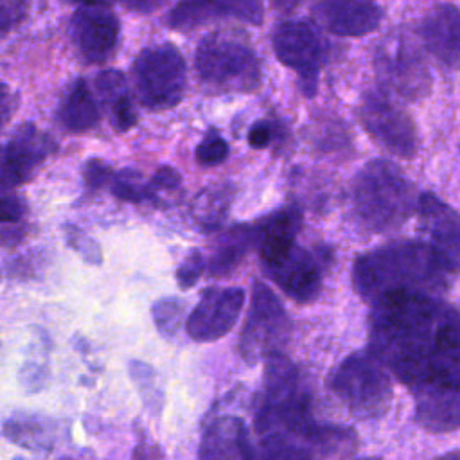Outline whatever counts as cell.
<instances>
[{
	"instance_id": "obj_39",
	"label": "cell",
	"mask_w": 460,
	"mask_h": 460,
	"mask_svg": "<svg viewBox=\"0 0 460 460\" xmlns=\"http://www.w3.org/2000/svg\"><path fill=\"white\" fill-rule=\"evenodd\" d=\"M23 235H25V228L22 225L9 223V226L0 228V244L13 248L23 239Z\"/></svg>"
},
{
	"instance_id": "obj_6",
	"label": "cell",
	"mask_w": 460,
	"mask_h": 460,
	"mask_svg": "<svg viewBox=\"0 0 460 460\" xmlns=\"http://www.w3.org/2000/svg\"><path fill=\"white\" fill-rule=\"evenodd\" d=\"M135 84L140 102L153 111L176 106L185 92L187 68L171 43L144 49L135 61Z\"/></svg>"
},
{
	"instance_id": "obj_24",
	"label": "cell",
	"mask_w": 460,
	"mask_h": 460,
	"mask_svg": "<svg viewBox=\"0 0 460 460\" xmlns=\"http://www.w3.org/2000/svg\"><path fill=\"white\" fill-rule=\"evenodd\" d=\"M59 119L68 131L81 133L92 129L99 120V106L84 79H77L70 84L61 108Z\"/></svg>"
},
{
	"instance_id": "obj_43",
	"label": "cell",
	"mask_w": 460,
	"mask_h": 460,
	"mask_svg": "<svg viewBox=\"0 0 460 460\" xmlns=\"http://www.w3.org/2000/svg\"><path fill=\"white\" fill-rule=\"evenodd\" d=\"M273 4L279 9H293L298 4V0H273Z\"/></svg>"
},
{
	"instance_id": "obj_11",
	"label": "cell",
	"mask_w": 460,
	"mask_h": 460,
	"mask_svg": "<svg viewBox=\"0 0 460 460\" xmlns=\"http://www.w3.org/2000/svg\"><path fill=\"white\" fill-rule=\"evenodd\" d=\"M244 305L241 288H208L185 320V331L194 341H214L237 322Z\"/></svg>"
},
{
	"instance_id": "obj_31",
	"label": "cell",
	"mask_w": 460,
	"mask_h": 460,
	"mask_svg": "<svg viewBox=\"0 0 460 460\" xmlns=\"http://www.w3.org/2000/svg\"><path fill=\"white\" fill-rule=\"evenodd\" d=\"M203 270H205V261H203L201 252L199 250H190L189 255L181 261V264L176 270L178 286L181 289L192 288L199 280Z\"/></svg>"
},
{
	"instance_id": "obj_19",
	"label": "cell",
	"mask_w": 460,
	"mask_h": 460,
	"mask_svg": "<svg viewBox=\"0 0 460 460\" xmlns=\"http://www.w3.org/2000/svg\"><path fill=\"white\" fill-rule=\"evenodd\" d=\"M417 422L431 433H447L460 428V390L424 388L415 392Z\"/></svg>"
},
{
	"instance_id": "obj_38",
	"label": "cell",
	"mask_w": 460,
	"mask_h": 460,
	"mask_svg": "<svg viewBox=\"0 0 460 460\" xmlns=\"http://www.w3.org/2000/svg\"><path fill=\"white\" fill-rule=\"evenodd\" d=\"M25 212L22 199L16 196H0V225L18 223Z\"/></svg>"
},
{
	"instance_id": "obj_17",
	"label": "cell",
	"mask_w": 460,
	"mask_h": 460,
	"mask_svg": "<svg viewBox=\"0 0 460 460\" xmlns=\"http://www.w3.org/2000/svg\"><path fill=\"white\" fill-rule=\"evenodd\" d=\"M426 50L447 70H460V11L451 4L435 5L420 22Z\"/></svg>"
},
{
	"instance_id": "obj_13",
	"label": "cell",
	"mask_w": 460,
	"mask_h": 460,
	"mask_svg": "<svg viewBox=\"0 0 460 460\" xmlns=\"http://www.w3.org/2000/svg\"><path fill=\"white\" fill-rule=\"evenodd\" d=\"M417 208L426 243L451 271L460 270V214L431 192L419 196Z\"/></svg>"
},
{
	"instance_id": "obj_20",
	"label": "cell",
	"mask_w": 460,
	"mask_h": 460,
	"mask_svg": "<svg viewBox=\"0 0 460 460\" xmlns=\"http://www.w3.org/2000/svg\"><path fill=\"white\" fill-rule=\"evenodd\" d=\"M248 442V429L241 419L221 417L205 428L198 460H243Z\"/></svg>"
},
{
	"instance_id": "obj_34",
	"label": "cell",
	"mask_w": 460,
	"mask_h": 460,
	"mask_svg": "<svg viewBox=\"0 0 460 460\" xmlns=\"http://www.w3.org/2000/svg\"><path fill=\"white\" fill-rule=\"evenodd\" d=\"M83 176H84V185L92 190L95 189H101L110 178H111V169L108 164H104L102 160H97V158H92L84 164V171H83Z\"/></svg>"
},
{
	"instance_id": "obj_33",
	"label": "cell",
	"mask_w": 460,
	"mask_h": 460,
	"mask_svg": "<svg viewBox=\"0 0 460 460\" xmlns=\"http://www.w3.org/2000/svg\"><path fill=\"white\" fill-rule=\"evenodd\" d=\"M180 183H181V178H180L178 171L172 169V167H169V165L160 167V169L153 174V178L147 181L153 199H156V194L162 192V190H176V189L180 187Z\"/></svg>"
},
{
	"instance_id": "obj_15",
	"label": "cell",
	"mask_w": 460,
	"mask_h": 460,
	"mask_svg": "<svg viewBox=\"0 0 460 460\" xmlns=\"http://www.w3.org/2000/svg\"><path fill=\"white\" fill-rule=\"evenodd\" d=\"M314 18L336 36L358 38L377 29L383 11L372 0H320Z\"/></svg>"
},
{
	"instance_id": "obj_47",
	"label": "cell",
	"mask_w": 460,
	"mask_h": 460,
	"mask_svg": "<svg viewBox=\"0 0 460 460\" xmlns=\"http://www.w3.org/2000/svg\"><path fill=\"white\" fill-rule=\"evenodd\" d=\"M302 460H311V458H302Z\"/></svg>"
},
{
	"instance_id": "obj_5",
	"label": "cell",
	"mask_w": 460,
	"mask_h": 460,
	"mask_svg": "<svg viewBox=\"0 0 460 460\" xmlns=\"http://www.w3.org/2000/svg\"><path fill=\"white\" fill-rule=\"evenodd\" d=\"M332 392L358 419H377L390 406L392 381L372 352L347 356L331 377Z\"/></svg>"
},
{
	"instance_id": "obj_1",
	"label": "cell",
	"mask_w": 460,
	"mask_h": 460,
	"mask_svg": "<svg viewBox=\"0 0 460 460\" xmlns=\"http://www.w3.org/2000/svg\"><path fill=\"white\" fill-rule=\"evenodd\" d=\"M370 352L413 392L460 390V313L435 295L385 293L372 302Z\"/></svg>"
},
{
	"instance_id": "obj_9",
	"label": "cell",
	"mask_w": 460,
	"mask_h": 460,
	"mask_svg": "<svg viewBox=\"0 0 460 460\" xmlns=\"http://www.w3.org/2000/svg\"><path fill=\"white\" fill-rule=\"evenodd\" d=\"M289 323L282 304L262 282L253 284L250 311L241 332L239 352L246 363H257L275 352L288 338Z\"/></svg>"
},
{
	"instance_id": "obj_27",
	"label": "cell",
	"mask_w": 460,
	"mask_h": 460,
	"mask_svg": "<svg viewBox=\"0 0 460 460\" xmlns=\"http://www.w3.org/2000/svg\"><path fill=\"white\" fill-rule=\"evenodd\" d=\"M111 192L122 201L142 203L146 199H153L149 185L144 181L142 174L133 169L119 171L111 180Z\"/></svg>"
},
{
	"instance_id": "obj_37",
	"label": "cell",
	"mask_w": 460,
	"mask_h": 460,
	"mask_svg": "<svg viewBox=\"0 0 460 460\" xmlns=\"http://www.w3.org/2000/svg\"><path fill=\"white\" fill-rule=\"evenodd\" d=\"M25 13V0H2L0 2V31L13 27Z\"/></svg>"
},
{
	"instance_id": "obj_22",
	"label": "cell",
	"mask_w": 460,
	"mask_h": 460,
	"mask_svg": "<svg viewBox=\"0 0 460 460\" xmlns=\"http://www.w3.org/2000/svg\"><path fill=\"white\" fill-rule=\"evenodd\" d=\"M5 437L29 451H50L58 440V424L40 413H14L4 424Z\"/></svg>"
},
{
	"instance_id": "obj_36",
	"label": "cell",
	"mask_w": 460,
	"mask_h": 460,
	"mask_svg": "<svg viewBox=\"0 0 460 460\" xmlns=\"http://www.w3.org/2000/svg\"><path fill=\"white\" fill-rule=\"evenodd\" d=\"M273 135H275V126L271 122L257 120L248 131V144L253 149H264L273 140Z\"/></svg>"
},
{
	"instance_id": "obj_45",
	"label": "cell",
	"mask_w": 460,
	"mask_h": 460,
	"mask_svg": "<svg viewBox=\"0 0 460 460\" xmlns=\"http://www.w3.org/2000/svg\"><path fill=\"white\" fill-rule=\"evenodd\" d=\"M361 460H379V458H361Z\"/></svg>"
},
{
	"instance_id": "obj_48",
	"label": "cell",
	"mask_w": 460,
	"mask_h": 460,
	"mask_svg": "<svg viewBox=\"0 0 460 460\" xmlns=\"http://www.w3.org/2000/svg\"><path fill=\"white\" fill-rule=\"evenodd\" d=\"M14 460H22V458H14Z\"/></svg>"
},
{
	"instance_id": "obj_21",
	"label": "cell",
	"mask_w": 460,
	"mask_h": 460,
	"mask_svg": "<svg viewBox=\"0 0 460 460\" xmlns=\"http://www.w3.org/2000/svg\"><path fill=\"white\" fill-rule=\"evenodd\" d=\"M300 226L302 212L293 205L284 207L268 217L261 237V259L264 266L277 262L295 246V237Z\"/></svg>"
},
{
	"instance_id": "obj_16",
	"label": "cell",
	"mask_w": 460,
	"mask_h": 460,
	"mask_svg": "<svg viewBox=\"0 0 460 460\" xmlns=\"http://www.w3.org/2000/svg\"><path fill=\"white\" fill-rule=\"evenodd\" d=\"M264 268L271 280L296 302H309L320 293L322 270L316 259L296 244L277 262Z\"/></svg>"
},
{
	"instance_id": "obj_7",
	"label": "cell",
	"mask_w": 460,
	"mask_h": 460,
	"mask_svg": "<svg viewBox=\"0 0 460 460\" xmlns=\"http://www.w3.org/2000/svg\"><path fill=\"white\" fill-rule=\"evenodd\" d=\"M376 77L383 88L406 101H419L431 90V75L420 49L402 34H392L374 56Z\"/></svg>"
},
{
	"instance_id": "obj_3",
	"label": "cell",
	"mask_w": 460,
	"mask_h": 460,
	"mask_svg": "<svg viewBox=\"0 0 460 460\" xmlns=\"http://www.w3.org/2000/svg\"><path fill=\"white\" fill-rule=\"evenodd\" d=\"M352 203L361 223L381 232L402 225L417 208L419 198L397 165L372 160L354 180Z\"/></svg>"
},
{
	"instance_id": "obj_26",
	"label": "cell",
	"mask_w": 460,
	"mask_h": 460,
	"mask_svg": "<svg viewBox=\"0 0 460 460\" xmlns=\"http://www.w3.org/2000/svg\"><path fill=\"white\" fill-rule=\"evenodd\" d=\"M151 316L156 331L164 338H174L180 327L185 323V304L176 296L158 298L151 305Z\"/></svg>"
},
{
	"instance_id": "obj_12",
	"label": "cell",
	"mask_w": 460,
	"mask_h": 460,
	"mask_svg": "<svg viewBox=\"0 0 460 460\" xmlns=\"http://www.w3.org/2000/svg\"><path fill=\"white\" fill-rule=\"evenodd\" d=\"M72 40L86 61H104L117 49L119 20L106 4H83L72 16Z\"/></svg>"
},
{
	"instance_id": "obj_40",
	"label": "cell",
	"mask_w": 460,
	"mask_h": 460,
	"mask_svg": "<svg viewBox=\"0 0 460 460\" xmlns=\"http://www.w3.org/2000/svg\"><path fill=\"white\" fill-rule=\"evenodd\" d=\"M128 7L135 9V11H142V13H149V11H155L158 9L164 2L167 0H122Z\"/></svg>"
},
{
	"instance_id": "obj_46",
	"label": "cell",
	"mask_w": 460,
	"mask_h": 460,
	"mask_svg": "<svg viewBox=\"0 0 460 460\" xmlns=\"http://www.w3.org/2000/svg\"><path fill=\"white\" fill-rule=\"evenodd\" d=\"M61 460H70V458H61Z\"/></svg>"
},
{
	"instance_id": "obj_18",
	"label": "cell",
	"mask_w": 460,
	"mask_h": 460,
	"mask_svg": "<svg viewBox=\"0 0 460 460\" xmlns=\"http://www.w3.org/2000/svg\"><path fill=\"white\" fill-rule=\"evenodd\" d=\"M52 140L32 124H23L2 149V160L11 187L27 181L52 151Z\"/></svg>"
},
{
	"instance_id": "obj_41",
	"label": "cell",
	"mask_w": 460,
	"mask_h": 460,
	"mask_svg": "<svg viewBox=\"0 0 460 460\" xmlns=\"http://www.w3.org/2000/svg\"><path fill=\"white\" fill-rule=\"evenodd\" d=\"M9 106H11V95L7 88L0 86V122H4L9 117Z\"/></svg>"
},
{
	"instance_id": "obj_8",
	"label": "cell",
	"mask_w": 460,
	"mask_h": 460,
	"mask_svg": "<svg viewBox=\"0 0 460 460\" xmlns=\"http://www.w3.org/2000/svg\"><path fill=\"white\" fill-rule=\"evenodd\" d=\"M277 59L298 74V84L305 97L318 88V74L327 58V41L305 22H284L277 25L273 38Z\"/></svg>"
},
{
	"instance_id": "obj_2",
	"label": "cell",
	"mask_w": 460,
	"mask_h": 460,
	"mask_svg": "<svg viewBox=\"0 0 460 460\" xmlns=\"http://www.w3.org/2000/svg\"><path fill=\"white\" fill-rule=\"evenodd\" d=\"M451 273L426 241H395L358 257L352 280L356 291L374 302L399 289L438 296L447 288Z\"/></svg>"
},
{
	"instance_id": "obj_14",
	"label": "cell",
	"mask_w": 460,
	"mask_h": 460,
	"mask_svg": "<svg viewBox=\"0 0 460 460\" xmlns=\"http://www.w3.org/2000/svg\"><path fill=\"white\" fill-rule=\"evenodd\" d=\"M223 18L261 25L264 18L262 0H180L171 9L167 23L172 29L189 31Z\"/></svg>"
},
{
	"instance_id": "obj_35",
	"label": "cell",
	"mask_w": 460,
	"mask_h": 460,
	"mask_svg": "<svg viewBox=\"0 0 460 460\" xmlns=\"http://www.w3.org/2000/svg\"><path fill=\"white\" fill-rule=\"evenodd\" d=\"M47 381V367L40 363H25L20 370V383L27 392H38Z\"/></svg>"
},
{
	"instance_id": "obj_23",
	"label": "cell",
	"mask_w": 460,
	"mask_h": 460,
	"mask_svg": "<svg viewBox=\"0 0 460 460\" xmlns=\"http://www.w3.org/2000/svg\"><path fill=\"white\" fill-rule=\"evenodd\" d=\"M95 84L97 93L108 110L111 126L119 131L133 128L137 122V113L124 75L119 70H104L97 75Z\"/></svg>"
},
{
	"instance_id": "obj_25",
	"label": "cell",
	"mask_w": 460,
	"mask_h": 460,
	"mask_svg": "<svg viewBox=\"0 0 460 460\" xmlns=\"http://www.w3.org/2000/svg\"><path fill=\"white\" fill-rule=\"evenodd\" d=\"M253 239V228L250 225L234 226L221 237L219 244L214 250V255L208 261V275L210 277H225L228 275L235 264L243 259L248 246Z\"/></svg>"
},
{
	"instance_id": "obj_28",
	"label": "cell",
	"mask_w": 460,
	"mask_h": 460,
	"mask_svg": "<svg viewBox=\"0 0 460 460\" xmlns=\"http://www.w3.org/2000/svg\"><path fill=\"white\" fill-rule=\"evenodd\" d=\"M129 374H131L133 381L137 383L147 408H151L153 411H160V408H162V392L156 386L155 370L147 363L131 359L129 361Z\"/></svg>"
},
{
	"instance_id": "obj_42",
	"label": "cell",
	"mask_w": 460,
	"mask_h": 460,
	"mask_svg": "<svg viewBox=\"0 0 460 460\" xmlns=\"http://www.w3.org/2000/svg\"><path fill=\"white\" fill-rule=\"evenodd\" d=\"M9 187H11V183H9V178L5 174V167H4V160H2V149H0V190H5Z\"/></svg>"
},
{
	"instance_id": "obj_32",
	"label": "cell",
	"mask_w": 460,
	"mask_h": 460,
	"mask_svg": "<svg viewBox=\"0 0 460 460\" xmlns=\"http://www.w3.org/2000/svg\"><path fill=\"white\" fill-rule=\"evenodd\" d=\"M223 192H217L216 196L210 194L207 203H201L199 205V210H198V221L199 225H203L207 230H214L221 217H225V210H226V201H225V196H221Z\"/></svg>"
},
{
	"instance_id": "obj_29",
	"label": "cell",
	"mask_w": 460,
	"mask_h": 460,
	"mask_svg": "<svg viewBox=\"0 0 460 460\" xmlns=\"http://www.w3.org/2000/svg\"><path fill=\"white\" fill-rule=\"evenodd\" d=\"M63 232H65V239H66L68 246L74 248L86 262H90V264L102 262L101 246L97 244V241L93 237H90L88 234H84L81 228H77L74 225H65Z\"/></svg>"
},
{
	"instance_id": "obj_4",
	"label": "cell",
	"mask_w": 460,
	"mask_h": 460,
	"mask_svg": "<svg viewBox=\"0 0 460 460\" xmlns=\"http://www.w3.org/2000/svg\"><path fill=\"white\" fill-rule=\"evenodd\" d=\"M196 70L208 86L248 93L259 88L262 74L257 54L235 36L212 32L196 49Z\"/></svg>"
},
{
	"instance_id": "obj_10",
	"label": "cell",
	"mask_w": 460,
	"mask_h": 460,
	"mask_svg": "<svg viewBox=\"0 0 460 460\" xmlns=\"http://www.w3.org/2000/svg\"><path fill=\"white\" fill-rule=\"evenodd\" d=\"M358 117L367 133L388 153L411 158L417 151V131L411 117L379 92H367Z\"/></svg>"
},
{
	"instance_id": "obj_44",
	"label": "cell",
	"mask_w": 460,
	"mask_h": 460,
	"mask_svg": "<svg viewBox=\"0 0 460 460\" xmlns=\"http://www.w3.org/2000/svg\"><path fill=\"white\" fill-rule=\"evenodd\" d=\"M135 460H147V455H144L142 449L137 447V449H135Z\"/></svg>"
},
{
	"instance_id": "obj_30",
	"label": "cell",
	"mask_w": 460,
	"mask_h": 460,
	"mask_svg": "<svg viewBox=\"0 0 460 460\" xmlns=\"http://www.w3.org/2000/svg\"><path fill=\"white\" fill-rule=\"evenodd\" d=\"M228 156V144L217 135L208 133L196 147V160L201 165L212 167L225 162Z\"/></svg>"
}]
</instances>
